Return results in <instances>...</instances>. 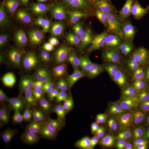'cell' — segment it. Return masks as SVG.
<instances>
[{
    "label": "cell",
    "mask_w": 149,
    "mask_h": 149,
    "mask_svg": "<svg viewBox=\"0 0 149 149\" xmlns=\"http://www.w3.org/2000/svg\"><path fill=\"white\" fill-rule=\"evenodd\" d=\"M100 117H101V114H100V109L98 107L95 105L93 107V108L92 109V111L91 112L88 117L87 118L86 121L92 124H95L100 121Z\"/></svg>",
    "instance_id": "obj_23"
},
{
    "label": "cell",
    "mask_w": 149,
    "mask_h": 149,
    "mask_svg": "<svg viewBox=\"0 0 149 149\" xmlns=\"http://www.w3.org/2000/svg\"><path fill=\"white\" fill-rule=\"evenodd\" d=\"M29 76L32 85L40 93L52 90L55 83V77L50 65L43 59L36 61L30 68Z\"/></svg>",
    "instance_id": "obj_8"
},
{
    "label": "cell",
    "mask_w": 149,
    "mask_h": 149,
    "mask_svg": "<svg viewBox=\"0 0 149 149\" xmlns=\"http://www.w3.org/2000/svg\"><path fill=\"white\" fill-rule=\"evenodd\" d=\"M91 38L85 34L76 35L71 42V47L74 50L85 55L90 45Z\"/></svg>",
    "instance_id": "obj_18"
},
{
    "label": "cell",
    "mask_w": 149,
    "mask_h": 149,
    "mask_svg": "<svg viewBox=\"0 0 149 149\" xmlns=\"http://www.w3.org/2000/svg\"><path fill=\"white\" fill-rule=\"evenodd\" d=\"M148 1V0H129V3L134 10L139 12Z\"/></svg>",
    "instance_id": "obj_24"
},
{
    "label": "cell",
    "mask_w": 149,
    "mask_h": 149,
    "mask_svg": "<svg viewBox=\"0 0 149 149\" xmlns=\"http://www.w3.org/2000/svg\"><path fill=\"white\" fill-rule=\"evenodd\" d=\"M86 96L91 101L100 103L106 101L108 98V92L98 85L91 86L87 90Z\"/></svg>",
    "instance_id": "obj_16"
},
{
    "label": "cell",
    "mask_w": 149,
    "mask_h": 149,
    "mask_svg": "<svg viewBox=\"0 0 149 149\" xmlns=\"http://www.w3.org/2000/svg\"><path fill=\"white\" fill-rule=\"evenodd\" d=\"M10 149H28L27 146L24 145H16L12 147Z\"/></svg>",
    "instance_id": "obj_28"
},
{
    "label": "cell",
    "mask_w": 149,
    "mask_h": 149,
    "mask_svg": "<svg viewBox=\"0 0 149 149\" xmlns=\"http://www.w3.org/2000/svg\"><path fill=\"white\" fill-rule=\"evenodd\" d=\"M101 49L100 40L97 38H91L90 45L85 55L86 64L93 65L96 63L101 52Z\"/></svg>",
    "instance_id": "obj_17"
},
{
    "label": "cell",
    "mask_w": 149,
    "mask_h": 149,
    "mask_svg": "<svg viewBox=\"0 0 149 149\" xmlns=\"http://www.w3.org/2000/svg\"><path fill=\"white\" fill-rule=\"evenodd\" d=\"M134 119L143 128L149 138V102L144 101L137 108Z\"/></svg>",
    "instance_id": "obj_14"
},
{
    "label": "cell",
    "mask_w": 149,
    "mask_h": 149,
    "mask_svg": "<svg viewBox=\"0 0 149 149\" xmlns=\"http://www.w3.org/2000/svg\"><path fill=\"white\" fill-rule=\"evenodd\" d=\"M38 11L35 0H15L10 11L17 24L23 29L27 28Z\"/></svg>",
    "instance_id": "obj_10"
},
{
    "label": "cell",
    "mask_w": 149,
    "mask_h": 149,
    "mask_svg": "<svg viewBox=\"0 0 149 149\" xmlns=\"http://www.w3.org/2000/svg\"><path fill=\"white\" fill-rule=\"evenodd\" d=\"M97 11L84 6L65 7L60 17L64 24L73 31L86 30L92 27L98 19Z\"/></svg>",
    "instance_id": "obj_5"
},
{
    "label": "cell",
    "mask_w": 149,
    "mask_h": 149,
    "mask_svg": "<svg viewBox=\"0 0 149 149\" xmlns=\"http://www.w3.org/2000/svg\"><path fill=\"white\" fill-rule=\"evenodd\" d=\"M33 37L44 45L51 48H58L64 43L63 33L59 26L47 19L35 22L32 27Z\"/></svg>",
    "instance_id": "obj_6"
},
{
    "label": "cell",
    "mask_w": 149,
    "mask_h": 149,
    "mask_svg": "<svg viewBox=\"0 0 149 149\" xmlns=\"http://www.w3.org/2000/svg\"><path fill=\"white\" fill-rule=\"evenodd\" d=\"M134 82L141 88L149 90V70L144 66H139L132 73Z\"/></svg>",
    "instance_id": "obj_15"
},
{
    "label": "cell",
    "mask_w": 149,
    "mask_h": 149,
    "mask_svg": "<svg viewBox=\"0 0 149 149\" xmlns=\"http://www.w3.org/2000/svg\"><path fill=\"white\" fill-rule=\"evenodd\" d=\"M140 44L144 48L149 47V22H141L136 24Z\"/></svg>",
    "instance_id": "obj_20"
},
{
    "label": "cell",
    "mask_w": 149,
    "mask_h": 149,
    "mask_svg": "<svg viewBox=\"0 0 149 149\" xmlns=\"http://www.w3.org/2000/svg\"><path fill=\"white\" fill-rule=\"evenodd\" d=\"M47 8L52 10H53L55 6L56 5L58 0H42Z\"/></svg>",
    "instance_id": "obj_25"
},
{
    "label": "cell",
    "mask_w": 149,
    "mask_h": 149,
    "mask_svg": "<svg viewBox=\"0 0 149 149\" xmlns=\"http://www.w3.org/2000/svg\"><path fill=\"white\" fill-rule=\"evenodd\" d=\"M19 74V69L16 67H6L0 71V92L6 95L15 85Z\"/></svg>",
    "instance_id": "obj_13"
},
{
    "label": "cell",
    "mask_w": 149,
    "mask_h": 149,
    "mask_svg": "<svg viewBox=\"0 0 149 149\" xmlns=\"http://www.w3.org/2000/svg\"><path fill=\"white\" fill-rule=\"evenodd\" d=\"M56 70L59 84L65 91L77 89L83 84L87 75L85 64L73 58L60 60L56 64Z\"/></svg>",
    "instance_id": "obj_3"
},
{
    "label": "cell",
    "mask_w": 149,
    "mask_h": 149,
    "mask_svg": "<svg viewBox=\"0 0 149 149\" xmlns=\"http://www.w3.org/2000/svg\"><path fill=\"white\" fill-rule=\"evenodd\" d=\"M102 25L107 34L113 39L126 40L133 33L129 17L126 13L118 10L108 11L102 19Z\"/></svg>",
    "instance_id": "obj_4"
},
{
    "label": "cell",
    "mask_w": 149,
    "mask_h": 149,
    "mask_svg": "<svg viewBox=\"0 0 149 149\" xmlns=\"http://www.w3.org/2000/svg\"><path fill=\"white\" fill-rule=\"evenodd\" d=\"M95 0H74L75 3L79 5H86L92 3Z\"/></svg>",
    "instance_id": "obj_27"
},
{
    "label": "cell",
    "mask_w": 149,
    "mask_h": 149,
    "mask_svg": "<svg viewBox=\"0 0 149 149\" xmlns=\"http://www.w3.org/2000/svg\"><path fill=\"white\" fill-rule=\"evenodd\" d=\"M16 111L21 122L28 129L37 130L40 128L44 109L36 100L29 97L22 100L17 106Z\"/></svg>",
    "instance_id": "obj_7"
},
{
    "label": "cell",
    "mask_w": 149,
    "mask_h": 149,
    "mask_svg": "<svg viewBox=\"0 0 149 149\" xmlns=\"http://www.w3.org/2000/svg\"><path fill=\"white\" fill-rule=\"evenodd\" d=\"M18 39L11 25L7 12L5 9L0 12V50L5 55L13 53L17 48Z\"/></svg>",
    "instance_id": "obj_11"
},
{
    "label": "cell",
    "mask_w": 149,
    "mask_h": 149,
    "mask_svg": "<svg viewBox=\"0 0 149 149\" xmlns=\"http://www.w3.org/2000/svg\"><path fill=\"white\" fill-rule=\"evenodd\" d=\"M127 60L126 48L120 44H112L105 49L102 55V66L107 72H118L124 68Z\"/></svg>",
    "instance_id": "obj_9"
},
{
    "label": "cell",
    "mask_w": 149,
    "mask_h": 149,
    "mask_svg": "<svg viewBox=\"0 0 149 149\" xmlns=\"http://www.w3.org/2000/svg\"><path fill=\"white\" fill-rule=\"evenodd\" d=\"M133 142V133L129 128H123L111 134L106 140L108 149H129Z\"/></svg>",
    "instance_id": "obj_12"
},
{
    "label": "cell",
    "mask_w": 149,
    "mask_h": 149,
    "mask_svg": "<svg viewBox=\"0 0 149 149\" xmlns=\"http://www.w3.org/2000/svg\"><path fill=\"white\" fill-rule=\"evenodd\" d=\"M97 85L107 92L116 90L119 86L117 81L110 74L101 76L97 80Z\"/></svg>",
    "instance_id": "obj_19"
},
{
    "label": "cell",
    "mask_w": 149,
    "mask_h": 149,
    "mask_svg": "<svg viewBox=\"0 0 149 149\" xmlns=\"http://www.w3.org/2000/svg\"><path fill=\"white\" fill-rule=\"evenodd\" d=\"M95 106L94 102L88 99L83 102L81 106V114L86 120Z\"/></svg>",
    "instance_id": "obj_22"
},
{
    "label": "cell",
    "mask_w": 149,
    "mask_h": 149,
    "mask_svg": "<svg viewBox=\"0 0 149 149\" xmlns=\"http://www.w3.org/2000/svg\"><path fill=\"white\" fill-rule=\"evenodd\" d=\"M145 101L140 94L125 91L113 102L110 116L113 124L117 127L125 126L133 119L139 105Z\"/></svg>",
    "instance_id": "obj_2"
},
{
    "label": "cell",
    "mask_w": 149,
    "mask_h": 149,
    "mask_svg": "<svg viewBox=\"0 0 149 149\" xmlns=\"http://www.w3.org/2000/svg\"><path fill=\"white\" fill-rule=\"evenodd\" d=\"M139 12L145 16H149V0L146 2V3Z\"/></svg>",
    "instance_id": "obj_26"
},
{
    "label": "cell",
    "mask_w": 149,
    "mask_h": 149,
    "mask_svg": "<svg viewBox=\"0 0 149 149\" xmlns=\"http://www.w3.org/2000/svg\"><path fill=\"white\" fill-rule=\"evenodd\" d=\"M91 149H100L99 148H98V147L97 146V145H96V146H94L93 148H92Z\"/></svg>",
    "instance_id": "obj_31"
},
{
    "label": "cell",
    "mask_w": 149,
    "mask_h": 149,
    "mask_svg": "<svg viewBox=\"0 0 149 149\" xmlns=\"http://www.w3.org/2000/svg\"><path fill=\"white\" fill-rule=\"evenodd\" d=\"M146 58H147V60H148V63H149V50L148 51L147 53H146Z\"/></svg>",
    "instance_id": "obj_29"
},
{
    "label": "cell",
    "mask_w": 149,
    "mask_h": 149,
    "mask_svg": "<svg viewBox=\"0 0 149 149\" xmlns=\"http://www.w3.org/2000/svg\"><path fill=\"white\" fill-rule=\"evenodd\" d=\"M77 123L74 113L69 107L60 104L49 112L45 126L50 137L59 140L72 133L76 128Z\"/></svg>",
    "instance_id": "obj_1"
},
{
    "label": "cell",
    "mask_w": 149,
    "mask_h": 149,
    "mask_svg": "<svg viewBox=\"0 0 149 149\" xmlns=\"http://www.w3.org/2000/svg\"><path fill=\"white\" fill-rule=\"evenodd\" d=\"M93 140L89 136H81L73 143L70 149H91L96 146Z\"/></svg>",
    "instance_id": "obj_21"
},
{
    "label": "cell",
    "mask_w": 149,
    "mask_h": 149,
    "mask_svg": "<svg viewBox=\"0 0 149 149\" xmlns=\"http://www.w3.org/2000/svg\"><path fill=\"white\" fill-rule=\"evenodd\" d=\"M143 149H149V141H148V143L147 144V145Z\"/></svg>",
    "instance_id": "obj_30"
}]
</instances>
